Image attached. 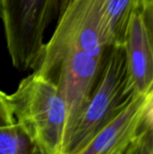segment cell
<instances>
[{
  "instance_id": "obj_5",
  "label": "cell",
  "mask_w": 153,
  "mask_h": 154,
  "mask_svg": "<svg viewBox=\"0 0 153 154\" xmlns=\"http://www.w3.org/2000/svg\"><path fill=\"white\" fill-rule=\"evenodd\" d=\"M153 98L150 92L134 93L124 108L87 144L80 154H126Z\"/></svg>"
},
{
  "instance_id": "obj_7",
  "label": "cell",
  "mask_w": 153,
  "mask_h": 154,
  "mask_svg": "<svg viewBox=\"0 0 153 154\" xmlns=\"http://www.w3.org/2000/svg\"><path fill=\"white\" fill-rule=\"evenodd\" d=\"M138 0H106L103 10V32L107 47L124 44L131 14Z\"/></svg>"
},
{
  "instance_id": "obj_8",
  "label": "cell",
  "mask_w": 153,
  "mask_h": 154,
  "mask_svg": "<svg viewBox=\"0 0 153 154\" xmlns=\"http://www.w3.org/2000/svg\"><path fill=\"white\" fill-rule=\"evenodd\" d=\"M0 154H38L35 144L17 122L0 126Z\"/></svg>"
},
{
  "instance_id": "obj_6",
  "label": "cell",
  "mask_w": 153,
  "mask_h": 154,
  "mask_svg": "<svg viewBox=\"0 0 153 154\" xmlns=\"http://www.w3.org/2000/svg\"><path fill=\"white\" fill-rule=\"evenodd\" d=\"M124 46L133 90L136 94L150 92L153 89V44L139 0L128 22Z\"/></svg>"
},
{
  "instance_id": "obj_10",
  "label": "cell",
  "mask_w": 153,
  "mask_h": 154,
  "mask_svg": "<svg viewBox=\"0 0 153 154\" xmlns=\"http://www.w3.org/2000/svg\"><path fill=\"white\" fill-rule=\"evenodd\" d=\"M15 122L9 101L8 95L0 89V126L12 125Z\"/></svg>"
},
{
  "instance_id": "obj_3",
  "label": "cell",
  "mask_w": 153,
  "mask_h": 154,
  "mask_svg": "<svg viewBox=\"0 0 153 154\" xmlns=\"http://www.w3.org/2000/svg\"><path fill=\"white\" fill-rule=\"evenodd\" d=\"M8 101L15 122L31 137L38 154H62L69 109L56 84L32 71L8 95Z\"/></svg>"
},
{
  "instance_id": "obj_4",
  "label": "cell",
  "mask_w": 153,
  "mask_h": 154,
  "mask_svg": "<svg viewBox=\"0 0 153 154\" xmlns=\"http://www.w3.org/2000/svg\"><path fill=\"white\" fill-rule=\"evenodd\" d=\"M65 0H0L6 46L13 66L35 69L41 62L44 33Z\"/></svg>"
},
{
  "instance_id": "obj_2",
  "label": "cell",
  "mask_w": 153,
  "mask_h": 154,
  "mask_svg": "<svg viewBox=\"0 0 153 154\" xmlns=\"http://www.w3.org/2000/svg\"><path fill=\"white\" fill-rule=\"evenodd\" d=\"M124 44L107 49L97 81L69 129L62 154H80L133 96Z\"/></svg>"
},
{
  "instance_id": "obj_9",
  "label": "cell",
  "mask_w": 153,
  "mask_h": 154,
  "mask_svg": "<svg viewBox=\"0 0 153 154\" xmlns=\"http://www.w3.org/2000/svg\"><path fill=\"white\" fill-rule=\"evenodd\" d=\"M126 154H153V98L144 112L138 132Z\"/></svg>"
},
{
  "instance_id": "obj_1",
  "label": "cell",
  "mask_w": 153,
  "mask_h": 154,
  "mask_svg": "<svg viewBox=\"0 0 153 154\" xmlns=\"http://www.w3.org/2000/svg\"><path fill=\"white\" fill-rule=\"evenodd\" d=\"M106 0H65L54 32L33 71L56 84L69 119L66 134L86 105L99 77L106 46L103 32Z\"/></svg>"
},
{
  "instance_id": "obj_11",
  "label": "cell",
  "mask_w": 153,
  "mask_h": 154,
  "mask_svg": "<svg viewBox=\"0 0 153 154\" xmlns=\"http://www.w3.org/2000/svg\"><path fill=\"white\" fill-rule=\"evenodd\" d=\"M139 5L153 44V0H139Z\"/></svg>"
}]
</instances>
